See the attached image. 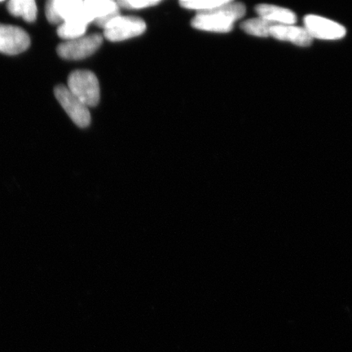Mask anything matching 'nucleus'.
Here are the masks:
<instances>
[{
    "mask_svg": "<svg viewBox=\"0 0 352 352\" xmlns=\"http://www.w3.org/2000/svg\"><path fill=\"white\" fill-rule=\"evenodd\" d=\"M103 43L99 34L82 36L73 41H65L57 47V54L65 60H82L89 57L98 51Z\"/></svg>",
    "mask_w": 352,
    "mask_h": 352,
    "instance_id": "20e7f679",
    "label": "nucleus"
},
{
    "mask_svg": "<svg viewBox=\"0 0 352 352\" xmlns=\"http://www.w3.org/2000/svg\"><path fill=\"white\" fill-rule=\"evenodd\" d=\"M255 10L259 17L275 25H294L297 21L296 13L287 8L271 4H259Z\"/></svg>",
    "mask_w": 352,
    "mask_h": 352,
    "instance_id": "9b49d317",
    "label": "nucleus"
},
{
    "mask_svg": "<svg viewBox=\"0 0 352 352\" xmlns=\"http://www.w3.org/2000/svg\"><path fill=\"white\" fill-rule=\"evenodd\" d=\"M85 8L94 19V23L103 28L120 14V6L111 0H85Z\"/></svg>",
    "mask_w": 352,
    "mask_h": 352,
    "instance_id": "1a4fd4ad",
    "label": "nucleus"
},
{
    "mask_svg": "<svg viewBox=\"0 0 352 352\" xmlns=\"http://www.w3.org/2000/svg\"><path fill=\"white\" fill-rule=\"evenodd\" d=\"M270 36L300 47L309 46L314 41L305 28L294 25H275L271 30Z\"/></svg>",
    "mask_w": 352,
    "mask_h": 352,
    "instance_id": "9d476101",
    "label": "nucleus"
},
{
    "mask_svg": "<svg viewBox=\"0 0 352 352\" xmlns=\"http://www.w3.org/2000/svg\"><path fill=\"white\" fill-rule=\"evenodd\" d=\"M227 0H182L179 2L182 8L197 13L209 12L226 3Z\"/></svg>",
    "mask_w": 352,
    "mask_h": 352,
    "instance_id": "2eb2a0df",
    "label": "nucleus"
},
{
    "mask_svg": "<svg viewBox=\"0 0 352 352\" xmlns=\"http://www.w3.org/2000/svg\"><path fill=\"white\" fill-rule=\"evenodd\" d=\"M146 30V24L138 16L118 15L104 28V36L111 42L138 37Z\"/></svg>",
    "mask_w": 352,
    "mask_h": 352,
    "instance_id": "7ed1b4c3",
    "label": "nucleus"
},
{
    "mask_svg": "<svg viewBox=\"0 0 352 352\" xmlns=\"http://www.w3.org/2000/svg\"><path fill=\"white\" fill-rule=\"evenodd\" d=\"M274 25L272 22L258 16L244 21L241 24V29L253 36L266 38L270 36L271 30Z\"/></svg>",
    "mask_w": 352,
    "mask_h": 352,
    "instance_id": "4468645a",
    "label": "nucleus"
},
{
    "mask_svg": "<svg viewBox=\"0 0 352 352\" xmlns=\"http://www.w3.org/2000/svg\"><path fill=\"white\" fill-rule=\"evenodd\" d=\"M10 14L22 17L25 21L33 22L37 17V6L34 0H11L8 3Z\"/></svg>",
    "mask_w": 352,
    "mask_h": 352,
    "instance_id": "ddd939ff",
    "label": "nucleus"
},
{
    "mask_svg": "<svg viewBox=\"0 0 352 352\" xmlns=\"http://www.w3.org/2000/svg\"><path fill=\"white\" fill-rule=\"evenodd\" d=\"M30 38L24 30L14 25L0 24V52L17 55L28 50Z\"/></svg>",
    "mask_w": 352,
    "mask_h": 352,
    "instance_id": "6e6552de",
    "label": "nucleus"
},
{
    "mask_svg": "<svg viewBox=\"0 0 352 352\" xmlns=\"http://www.w3.org/2000/svg\"><path fill=\"white\" fill-rule=\"evenodd\" d=\"M245 14L243 3L227 0L223 6L213 10L197 13L191 25L193 28L204 32L228 33L232 30L235 21L242 19Z\"/></svg>",
    "mask_w": 352,
    "mask_h": 352,
    "instance_id": "f257e3e1",
    "label": "nucleus"
},
{
    "mask_svg": "<svg viewBox=\"0 0 352 352\" xmlns=\"http://www.w3.org/2000/svg\"><path fill=\"white\" fill-rule=\"evenodd\" d=\"M68 89L88 108L98 105L100 89L98 77L89 70H76L68 78Z\"/></svg>",
    "mask_w": 352,
    "mask_h": 352,
    "instance_id": "f03ea898",
    "label": "nucleus"
},
{
    "mask_svg": "<svg viewBox=\"0 0 352 352\" xmlns=\"http://www.w3.org/2000/svg\"><path fill=\"white\" fill-rule=\"evenodd\" d=\"M54 94L65 111L78 126L85 129L90 125L89 109L82 101L76 98L67 87L64 85L56 87Z\"/></svg>",
    "mask_w": 352,
    "mask_h": 352,
    "instance_id": "39448f33",
    "label": "nucleus"
},
{
    "mask_svg": "<svg viewBox=\"0 0 352 352\" xmlns=\"http://www.w3.org/2000/svg\"><path fill=\"white\" fill-rule=\"evenodd\" d=\"M94 22L89 15H85L72 20L66 21L57 29V34L66 41H73L85 36L87 25Z\"/></svg>",
    "mask_w": 352,
    "mask_h": 352,
    "instance_id": "f8f14e48",
    "label": "nucleus"
},
{
    "mask_svg": "<svg viewBox=\"0 0 352 352\" xmlns=\"http://www.w3.org/2000/svg\"><path fill=\"white\" fill-rule=\"evenodd\" d=\"M85 15L90 16L82 0H51L46 4V16L52 24L60 25Z\"/></svg>",
    "mask_w": 352,
    "mask_h": 352,
    "instance_id": "423d86ee",
    "label": "nucleus"
},
{
    "mask_svg": "<svg viewBox=\"0 0 352 352\" xmlns=\"http://www.w3.org/2000/svg\"><path fill=\"white\" fill-rule=\"evenodd\" d=\"M305 28L312 38L337 41L345 36L346 30L336 21L324 17L308 15L305 17Z\"/></svg>",
    "mask_w": 352,
    "mask_h": 352,
    "instance_id": "0eeeda50",
    "label": "nucleus"
},
{
    "mask_svg": "<svg viewBox=\"0 0 352 352\" xmlns=\"http://www.w3.org/2000/svg\"><path fill=\"white\" fill-rule=\"evenodd\" d=\"M117 3L120 8L136 10L157 6L161 1L160 0H121Z\"/></svg>",
    "mask_w": 352,
    "mask_h": 352,
    "instance_id": "dca6fc26",
    "label": "nucleus"
}]
</instances>
